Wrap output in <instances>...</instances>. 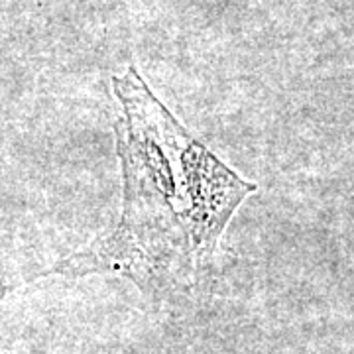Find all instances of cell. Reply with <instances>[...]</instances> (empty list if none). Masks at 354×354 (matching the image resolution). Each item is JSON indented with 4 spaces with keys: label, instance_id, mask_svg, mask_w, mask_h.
<instances>
[{
    "label": "cell",
    "instance_id": "1",
    "mask_svg": "<svg viewBox=\"0 0 354 354\" xmlns=\"http://www.w3.org/2000/svg\"><path fill=\"white\" fill-rule=\"evenodd\" d=\"M113 85L120 102L114 128L124 177L122 215L113 232L53 272H109L148 290H193L213 272L218 241L256 185L193 138L134 67Z\"/></svg>",
    "mask_w": 354,
    "mask_h": 354
}]
</instances>
